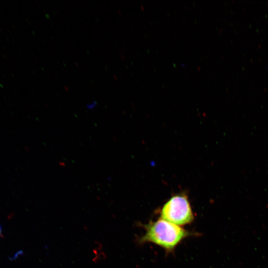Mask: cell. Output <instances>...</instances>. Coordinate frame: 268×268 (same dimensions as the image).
<instances>
[{"label":"cell","instance_id":"cell-1","mask_svg":"<svg viewBox=\"0 0 268 268\" xmlns=\"http://www.w3.org/2000/svg\"><path fill=\"white\" fill-rule=\"evenodd\" d=\"M140 226L145 232L137 239V242L139 244H154L167 253H172L186 238L200 235L161 218Z\"/></svg>","mask_w":268,"mask_h":268},{"label":"cell","instance_id":"cell-2","mask_svg":"<svg viewBox=\"0 0 268 268\" xmlns=\"http://www.w3.org/2000/svg\"><path fill=\"white\" fill-rule=\"evenodd\" d=\"M159 218L183 226L192 223L195 214L188 196L185 193L173 195L158 209Z\"/></svg>","mask_w":268,"mask_h":268},{"label":"cell","instance_id":"cell-3","mask_svg":"<svg viewBox=\"0 0 268 268\" xmlns=\"http://www.w3.org/2000/svg\"><path fill=\"white\" fill-rule=\"evenodd\" d=\"M2 236V228L1 225H0V237H1Z\"/></svg>","mask_w":268,"mask_h":268}]
</instances>
